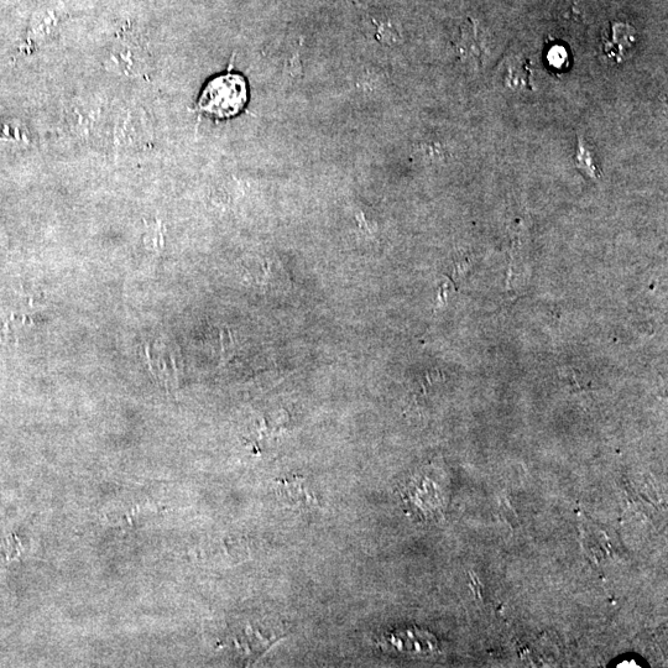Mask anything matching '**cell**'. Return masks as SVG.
<instances>
[{
  "mask_svg": "<svg viewBox=\"0 0 668 668\" xmlns=\"http://www.w3.org/2000/svg\"><path fill=\"white\" fill-rule=\"evenodd\" d=\"M612 38L603 36V54L605 59L614 62V64H623L630 59L636 41V31L626 24L612 25Z\"/></svg>",
  "mask_w": 668,
  "mask_h": 668,
  "instance_id": "2",
  "label": "cell"
},
{
  "mask_svg": "<svg viewBox=\"0 0 668 668\" xmlns=\"http://www.w3.org/2000/svg\"><path fill=\"white\" fill-rule=\"evenodd\" d=\"M247 99L244 78L228 73L208 83L198 101V109L216 118H231L242 111Z\"/></svg>",
  "mask_w": 668,
  "mask_h": 668,
  "instance_id": "1",
  "label": "cell"
},
{
  "mask_svg": "<svg viewBox=\"0 0 668 668\" xmlns=\"http://www.w3.org/2000/svg\"><path fill=\"white\" fill-rule=\"evenodd\" d=\"M108 67L127 76H137L144 70V57L138 50L124 46L109 56Z\"/></svg>",
  "mask_w": 668,
  "mask_h": 668,
  "instance_id": "3",
  "label": "cell"
},
{
  "mask_svg": "<svg viewBox=\"0 0 668 668\" xmlns=\"http://www.w3.org/2000/svg\"><path fill=\"white\" fill-rule=\"evenodd\" d=\"M577 139V154L576 158H574L576 166L579 170L584 172V174L591 176L592 179H597V177H600V171L597 169L596 163H594L593 156L589 153L586 145L583 144L582 138L578 137Z\"/></svg>",
  "mask_w": 668,
  "mask_h": 668,
  "instance_id": "4",
  "label": "cell"
},
{
  "mask_svg": "<svg viewBox=\"0 0 668 668\" xmlns=\"http://www.w3.org/2000/svg\"><path fill=\"white\" fill-rule=\"evenodd\" d=\"M221 348H222V364L227 363L236 354L237 346L234 341L233 334L226 330H221Z\"/></svg>",
  "mask_w": 668,
  "mask_h": 668,
  "instance_id": "5",
  "label": "cell"
}]
</instances>
